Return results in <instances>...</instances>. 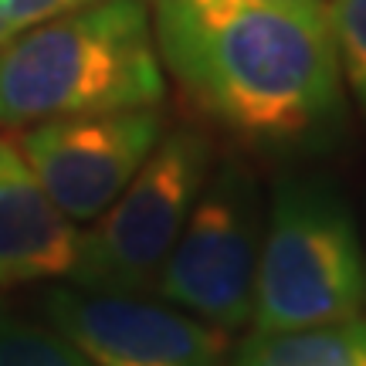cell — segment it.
Segmentation results:
<instances>
[{
	"label": "cell",
	"mask_w": 366,
	"mask_h": 366,
	"mask_svg": "<svg viewBox=\"0 0 366 366\" xmlns=\"http://www.w3.org/2000/svg\"><path fill=\"white\" fill-rule=\"evenodd\" d=\"M89 4L95 0H0V41L41 21H51L58 14L89 7Z\"/></svg>",
	"instance_id": "cell-12"
},
{
	"label": "cell",
	"mask_w": 366,
	"mask_h": 366,
	"mask_svg": "<svg viewBox=\"0 0 366 366\" xmlns=\"http://www.w3.org/2000/svg\"><path fill=\"white\" fill-rule=\"evenodd\" d=\"M163 71L251 146L326 143L346 81L322 0H146Z\"/></svg>",
	"instance_id": "cell-1"
},
{
	"label": "cell",
	"mask_w": 366,
	"mask_h": 366,
	"mask_svg": "<svg viewBox=\"0 0 366 366\" xmlns=\"http://www.w3.org/2000/svg\"><path fill=\"white\" fill-rule=\"evenodd\" d=\"M214 167V143L194 126L159 136L139 173L81 231L79 262L68 282L109 292H153L183 224Z\"/></svg>",
	"instance_id": "cell-4"
},
{
	"label": "cell",
	"mask_w": 366,
	"mask_h": 366,
	"mask_svg": "<svg viewBox=\"0 0 366 366\" xmlns=\"http://www.w3.org/2000/svg\"><path fill=\"white\" fill-rule=\"evenodd\" d=\"M163 132V109L146 105L99 116L48 119L27 126L17 136V146L54 204L75 224H92L139 173Z\"/></svg>",
	"instance_id": "cell-7"
},
{
	"label": "cell",
	"mask_w": 366,
	"mask_h": 366,
	"mask_svg": "<svg viewBox=\"0 0 366 366\" xmlns=\"http://www.w3.org/2000/svg\"><path fill=\"white\" fill-rule=\"evenodd\" d=\"M326 14L342 81L366 109V0H329Z\"/></svg>",
	"instance_id": "cell-11"
},
{
	"label": "cell",
	"mask_w": 366,
	"mask_h": 366,
	"mask_svg": "<svg viewBox=\"0 0 366 366\" xmlns=\"http://www.w3.org/2000/svg\"><path fill=\"white\" fill-rule=\"evenodd\" d=\"M0 366H99L48 322L0 305Z\"/></svg>",
	"instance_id": "cell-10"
},
{
	"label": "cell",
	"mask_w": 366,
	"mask_h": 366,
	"mask_svg": "<svg viewBox=\"0 0 366 366\" xmlns=\"http://www.w3.org/2000/svg\"><path fill=\"white\" fill-rule=\"evenodd\" d=\"M167 71L146 0H95L0 41V126L159 105Z\"/></svg>",
	"instance_id": "cell-2"
},
{
	"label": "cell",
	"mask_w": 366,
	"mask_h": 366,
	"mask_svg": "<svg viewBox=\"0 0 366 366\" xmlns=\"http://www.w3.org/2000/svg\"><path fill=\"white\" fill-rule=\"evenodd\" d=\"M262 234L264 200L251 167L214 159L153 292L224 332L244 329L254 305Z\"/></svg>",
	"instance_id": "cell-5"
},
{
	"label": "cell",
	"mask_w": 366,
	"mask_h": 366,
	"mask_svg": "<svg viewBox=\"0 0 366 366\" xmlns=\"http://www.w3.org/2000/svg\"><path fill=\"white\" fill-rule=\"evenodd\" d=\"M81 224L51 200L17 139L0 136V288L71 278Z\"/></svg>",
	"instance_id": "cell-8"
},
{
	"label": "cell",
	"mask_w": 366,
	"mask_h": 366,
	"mask_svg": "<svg viewBox=\"0 0 366 366\" xmlns=\"http://www.w3.org/2000/svg\"><path fill=\"white\" fill-rule=\"evenodd\" d=\"M366 305V251L340 187L326 177L274 180L254 274L251 326L258 332L319 326Z\"/></svg>",
	"instance_id": "cell-3"
},
{
	"label": "cell",
	"mask_w": 366,
	"mask_h": 366,
	"mask_svg": "<svg viewBox=\"0 0 366 366\" xmlns=\"http://www.w3.org/2000/svg\"><path fill=\"white\" fill-rule=\"evenodd\" d=\"M44 322L99 366H227V332L143 292L54 285Z\"/></svg>",
	"instance_id": "cell-6"
},
{
	"label": "cell",
	"mask_w": 366,
	"mask_h": 366,
	"mask_svg": "<svg viewBox=\"0 0 366 366\" xmlns=\"http://www.w3.org/2000/svg\"><path fill=\"white\" fill-rule=\"evenodd\" d=\"M227 366H366V319L350 315L319 326L251 332Z\"/></svg>",
	"instance_id": "cell-9"
}]
</instances>
